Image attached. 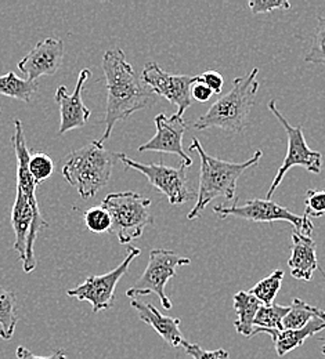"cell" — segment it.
Returning a JSON list of instances; mask_svg holds the SVG:
<instances>
[{
    "label": "cell",
    "mask_w": 325,
    "mask_h": 359,
    "mask_svg": "<svg viewBox=\"0 0 325 359\" xmlns=\"http://www.w3.org/2000/svg\"><path fill=\"white\" fill-rule=\"evenodd\" d=\"M101 67L107 82V108L105 129L97 142L102 145L118 122L126 121L140 109L152 107L158 101V95L142 83L135 68L126 61L124 50H107L102 55Z\"/></svg>",
    "instance_id": "obj_1"
},
{
    "label": "cell",
    "mask_w": 325,
    "mask_h": 359,
    "mask_svg": "<svg viewBox=\"0 0 325 359\" xmlns=\"http://www.w3.org/2000/svg\"><path fill=\"white\" fill-rule=\"evenodd\" d=\"M190 151H197L201 159V175H199V187L197 194V203L192 210L187 215L190 222L198 219L205 208L216 198H225L232 201L237 189L238 179L251 168L256 166L262 158V151H256L251 159L235 163L220 161L205 152L202 144L197 138L192 140Z\"/></svg>",
    "instance_id": "obj_2"
},
{
    "label": "cell",
    "mask_w": 325,
    "mask_h": 359,
    "mask_svg": "<svg viewBox=\"0 0 325 359\" xmlns=\"http://www.w3.org/2000/svg\"><path fill=\"white\" fill-rule=\"evenodd\" d=\"M258 74L259 69L253 68L249 74L235 78L232 89L197 119L194 129L208 130L216 128L229 133H242L248 126V118L259 90Z\"/></svg>",
    "instance_id": "obj_3"
},
{
    "label": "cell",
    "mask_w": 325,
    "mask_h": 359,
    "mask_svg": "<svg viewBox=\"0 0 325 359\" xmlns=\"http://www.w3.org/2000/svg\"><path fill=\"white\" fill-rule=\"evenodd\" d=\"M117 161H119L118 154L105 149L95 140L68 155L62 166V176L77 188L84 201H89L108 184Z\"/></svg>",
    "instance_id": "obj_4"
},
{
    "label": "cell",
    "mask_w": 325,
    "mask_h": 359,
    "mask_svg": "<svg viewBox=\"0 0 325 359\" xmlns=\"http://www.w3.org/2000/svg\"><path fill=\"white\" fill-rule=\"evenodd\" d=\"M101 206L110 213L112 220L110 232L115 233L122 245L140 238L144 229L154 223L151 199L133 191L108 194L102 199Z\"/></svg>",
    "instance_id": "obj_5"
},
{
    "label": "cell",
    "mask_w": 325,
    "mask_h": 359,
    "mask_svg": "<svg viewBox=\"0 0 325 359\" xmlns=\"http://www.w3.org/2000/svg\"><path fill=\"white\" fill-rule=\"evenodd\" d=\"M191 260L172 250L154 249L150 252L148 264L138 282L126 292L129 299H138L140 296L157 294L165 310H172V302L166 296V283L176 276V269L190 264Z\"/></svg>",
    "instance_id": "obj_6"
},
{
    "label": "cell",
    "mask_w": 325,
    "mask_h": 359,
    "mask_svg": "<svg viewBox=\"0 0 325 359\" xmlns=\"http://www.w3.org/2000/svg\"><path fill=\"white\" fill-rule=\"evenodd\" d=\"M267 107H269V111H272V114L279 119V122H281V125L284 126L286 135H288L286 156H285L282 165L279 166V172L273 180V182L267 191V195H266V199L272 201V196L277 191L285 175L292 168L299 166V168L306 169L310 173L320 175L323 170V155H321V152L313 151L309 148L305 135H303V126H296V128L291 126V123L279 112L274 100H272Z\"/></svg>",
    "instance_id": "obj_7"
},
{
    "label": "cell",
    "mask_w": 325,
    "mask_h": 359,
    "mask_svg": "<svg viewBox=\"0 0 325 359\" xmlns=\"http://www.w3.org/2000/svg\"><path fill=\"white\" fill-rule=\"evenodd\" d=\"M213 213L218 215L222 220L229 219V217H235V219H242L253 223H276V222H285L295 226V231H298L302 235L310 236L314 225L310 222L307 216H298L292 213L289 209L279 206L273 201L267 199H252L248 201L245 205H237V198L235 203L232 206H225V205H218L213 208Z\"/></svg>",
    "instance_id": "obj_8"
},
{
    "label": "cell",
    "mask_w": 325,
    "mask_h": 359,
    "mask_svg": "<svg viewBox=\"0 0 325 359\" xmlns=\"http://www.w3.org/2000/svg\"><path fill=\"white\" fill-rule=\"evenodd\" d=\"M140 253H141L140 249L135 246H129L125 260L117 269L102 275H92L86 278L84 283L68 290L67 296L77 299L78 302L91 303L93 313L95 314L100 311L108 310L114 303V296H115V289L118 282L122 279V276H125L132 262L136 257H139Z\"/></svg>",
    "instance_id": "obj_9"
},
{
    "label": "cell",
    "mask_w": 325,
    "mask_h": 359,
    "mask_svg": "<svg viewBox=\"0 0 325 359\" xmlns=\"http://www.w3.org/2000/svg\"><path fill=\"white\" fill-rule=\"evenodd\" d=\"M118 159L125 165L126 169H135L144 175L150 184L161 191L169 201L171 205H183L191 198H197V194L188 189L187 185V168H171L159 163H140L125 154H118Z\"/></svg>",
    "instance_id": "obj_10"
},
{
    "label": "cell",
    "mask_w": 325,
    "mask_h": 359,
    "mask_svg": "<svg viewBox=\"0 0 325 359\" xmlns=\"http://www.w3.org/2000/svg\"><path fill=\"white\" fill-rule=\"evenodd\" d=\"M198 76L191 75H172L165 72L158 64L148 62L141 71L142 83L150 88L158 97L166 98L169 102L178 107L179 116H183L187 108L192 104L191 88L198 82Z\"/></svg>",
    "instance_id": "obj_11"
},
{
    "label": "cell",
    "mask_w": 325,
    "mask_h": 359,
    "mask_svg": "<svg viewBox=\"0 0 325 359\" xmlns=\"http://www.w3.org/2000/svg\"><path fill=\"white\" fill-rule=\"evenodd\" d=\"M154 122L157 128L155 135L150 141L140 145L138 151L173 154L183 161V165L186 168H190L192 165V159L187 155L183 148V137L187 130V123L183 116L175 114L169 118L165 114H159L155 116Z\"/></svg>",
    "instance_id": "obj_12"
},
{
    "label": "cell",
    "mask_w": 325,
    "mask_h": 359,
    "mask_svg": "<svg viewBox=\"0 0 325 359\" xmlns=\"http://www.w3.org/2000/svg\"><path fill=\"white\" fill-rule=\"evenodd\" d=\"M91 78H92V71L85 68L81 71L78 76V82L72 94H68L65 86H60L55 91L54 100L60 105V116H61L60 129H58L60 135H65L75 129H82L89 121L92 111L84 104L82 93H84L85 83Z\"/></svg>",
    "instance_id": "obj_13"
},
{
    "label": "cell",
    "mask_w": 325,
    "mask_h": 359,
    "mask_svg": "<svg viewBox=\"0 0 325 359\" xmlns=\"http://www.w3.org/2000/svg\"><path fill=\"white\" fill-rule=\"evenodd\" d=\"M64 42L58 38H47L38 42L35 47L18 62L20 71L28 81L37 82L42 75H55L64 61Z\"/></svg>",
    "instance_id": "obj_14"
},
{
    "label": "cell",
    "mask_w": 325,
    "mask_h": 359,
    "mask_svg": "<svg viewBox=\"0 0 325 359\" xmlns=\"http://www.w3.org/2000/svg\"><path fill=\"white\" fill-rule=\"evenodd\" d=\"M317 245L306 235L298 231L292 232L291 243V257L288 260V267L291 275L299 280H312L314 271L319 269L317 262Z\"/></svg>",
    "instance_id": "obj_15"
},
{
    "label": "cell",
    "mask_w": 325,
    "mask_h": 359,
    "mask_svg": "<svg viewBox=\"0 0 325 359\" xmlns=\"http://www.w3.org/2000/svg\"><path fill=\"white\" fill-rule=\"evenodd\" d=\"M133 310L138 311L139 318L147 325H150L169 346L180 347L185 341L182 332H180V319L171 318L161 314L155 306L145 304L138 299L131 302Z\"/></svg>",
    "instance_id": "obj_16"
},
{
    "label": "cell",
    "mask_w": 325,
    "mask_h": 359,
    "mask_svg": "<svg viewBox=\"0 0 325 359\" xmlns=\"http://www.w3.org/2000/svg\"><path fill=\"white\" fill-rule=\"evenodd\" d=\"M323 330H325V316H320V318L312 319L306 326L296 330H260L255 327L253 336L259 333L269 334L274 343L277 355L284 357L288 353L303 346L309 337H313L314 334Z\"/></svg>",
    "instance_id": "obj_17"
},
{
    "label": "cell",
    "mask_w": 325,
    "mask_h": 359,
    "mask_svg": "<svg viewBox=\"0 0 325 359\" xmlns=\"http://www.w3.org/2000/svg\"><path fill=\"white\" fill-rule=\"evenodd\" d=\"M234 302V310L237 313V320L234 322L235 330L245 336V337H253V320L259 309L263 306L256 297H253L249 292L241 290L232 297Z\"/></svg>",
    "instance_id": "obj_18"
},
{
    "label": "cell",
    "mask_w": 325,
    "mask_h": 359,
    "mask_svg": "<svg viewBox=\"0 0 325 359\" xmlns=\"http://www.w3.org/2000/svg\"><path fill=\"white\" fill-rule=\"evenodd\" d=\"M18 322V303L14 292L0 286V339L11 340Z\"/></svg>",
    "instance_id": "obj_19"
},
{
    "label": "cell",
    "mask_w": 325,
    "mask_h": 359,
    "mask_svg": "<svg viewBox=\"0 0 325 359\" xmlns=\"http://www.w3.org/2000/svg\"><path fill=\"white\" fill-rule=\"evenodd\" d=\"M38 89H39L38 82L22 79L17 76L13 71L0 76V94L14 100L31 102L34 94L38 91Z\"/></svg>",
    "instance_id": "obj_20"
},
{
    "label": "cell",
    "mask_w": 325,
    "mask_h": 359,
    "mask_svg": "<svg viewBox=\"0 0 325 359\" xmlns=\"http://www.w3.org/2000/svg\"><path fill=\"white\" fill-rule=\"evenodd\" d=\"M291 310L282 319V330H296L306 326L312 319L325 316L324 310L319 307L309 306L307 303L302 302L300 299H293L292 304L289 306Z\"/></svg>",
    "instance_id": "obj_21"
},
{
    "label": "cell",
    "mask_w": 325,
    "mask_h": 359,
    "mask_svg": "<svg viewBox=\"0 0 325 359\" xmlns=\"http://www.w3.org/2000/svg\"><path fill=\"white\" fill-rule=\"evenodd\" d=\"M284 279V271L276 269L269 276L258 282L251 290H248L253 297H256L263 306L274 304V299L281 289Z\"/></svg>",
    "instance_id": "obj_22"
},
{
    "label": "cell",
    "mask_w": 325,
    "mask_h": 359,
    "mask_svg": "<svg viewBox=\"0 0 325 359\" xmlns=\"http://www.w3.org/2000/svg\"><path fill=\"white\" fill-rule=\"evenodd\" d=\"M289 306H262L256 314L253 325L260 330H282V319L289 313Z\"/></svg>",
    "instance_id": "obj_23"
},
{
    "label": "cell",
    "mask_w": 325,
    "mask_h": 359,
    "mask_svg": "<svg viewBox=\"0 0 325 359\" xmlns=\"http://www.w3.org/2000/svg\"><path fill=\"white\" fill-rule=\"evenodd\" d=\"M82 215H84L85 226L89 232L104 233L111 231V225H112L111 216L101 205L84 210Z\"/></svg>",
    "instance_id": "obj_24"
},
{
    "label": "cell",
    "mask_w": 325,
    "mask_h": 359,
    "mask_svg": "<svg viewBox=\"0 0 325 359\" xmlns=\"http://www.w3.org/2000/svg\"><path fill=\"white\" fill-rule=\"evenodd\" d=\"M28 168H29L31 176L39 185L41 182L51 177V175L54 172V162L46 152H34L29 155Z\"/></svg>",
    "instance_id": "obj_25"
},
{
    "label": "cell",
    "mask_w": 325,
    "mask_h": 359,
    "mask_svg": "<svg viewBox=\"0 0 325 359\" xmlns=\"http://www.w3.org/2000/svg\"><path fill=\"white\" fill-rule=\"evenodd\" d=\"M305 61L316 65H325V17H319L317 20L313 43Z\"/></svg>",
    "instance_id": "obj_26"
},
{
    "label": "cell",
    "mask_w": 325,
    "mask_h": 359,
    "mask_svg": "<svg viewBox=\"0 0 325 359\" xmlns=\"http://www.w3.org/2000/svg\"><path fill=\"white\" fill-rule=\"evenodd\" d=\"M305 216L319 219L325 215V191H307Z\"/></svg>",
    "instance_id": "obj_27"
},
{
    "label": "cell",
    "mask_w": 325,
    "mask_h": 359,
    "mask_svg": "<svg viewBox=\"0 0 325 359\" xmlns=\"http://www.w3.org/2000/svg\"><path fill=\"white\" fill-rule=\"evenodd\" d=\"M182 347L185 348L187 354L194 359H229V353L226 350H215V351H208L202 350L198 344L195 343H188L183 341Z\"/></svg>",
    "instance_id": "obj_28"
},
{
    "label": "cell",
    "mask_w": 325,
    "mask_h": 359,
    "mask_svg": "<svg viewBox=\"0 0 325 359\" xmlns=\"http://www.w3.org/2000/svg\"><path fill=\"white\" fill-rule=\"evenodd\" d=\"M248 6L253 14L272 13L277 8H284V10L291 8V3L286 0H251Z\"/></svg>",
    "instance_id": "obj_29"
},
{
    "label": "cell",
    "mask_w": 325,
    "mask_h": 359,
    "mask_svg": "<svg viewBox=\"0 0 325 359\" xmlns=\"http://www.w3.org/2000/svg\"><path fill=\"white\" fill-rule=\"evenodd\" d=\"M199 79L213 94H220L223 91L225 78L218 71H213V69L206 71L202 75H199Z\"/></svg>",
    "instance_id": "obj_30"
},
{
    "label": "cell",
    "mask_w": 325,
    "mask_h": 359,
    "mask_svg": "<svg viewBox=\"0 0 325 359\" xmlns=\"http://www.w3.org/2000/svg\"><path fill=\"white\" fill-rule=\"evenodd\" d=\"M15 359H68V357L64 350H55L48 357H39V355L32 354L27 347L20 346L15 350Z\"/></svg>",
    "instance_id": "obj_31"
},
{
    "label": "cell",
    "mask_w": 325,
    "mask_h": 359,
    "mask_svg": "<svg viewBox=\"0 0 325 359\" xmlns=\"http://www.w3.org/2000/svg\"><path fill=\"white\" fill-rule=\"evenodd\" d=\"M212 94H213V93L201 82V79H198V82H195V83L192 85V88H191V97H192V100H195V101H198V102H206V101H209L211 97H212Z\"/></svg>",
    "instance_id": "obj_32"
},
{
    "label": "cell",
    "mask_w": 325,
    "mask_h": 359,
    "mask_svg": "<svg viewBox=\"0 0 325 359\" xmlns=\"http://www.w3.org/2000/svg\"><path fill=\"white\" fill-rule=\"evenodd\" d=\"M321 353H323V355L325 357V341L324 344H323V347H321Z\"/></svg>",
    "instance_id": "obj_33"
}]
</instances>
